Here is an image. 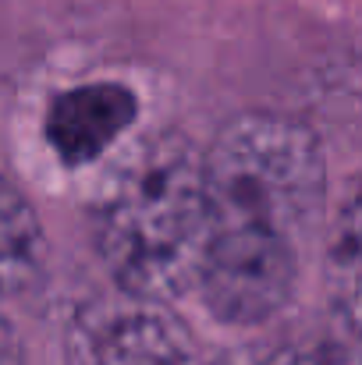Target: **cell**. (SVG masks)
<instances>
[{
    "mask_svg": "<svg viewBox=\"0 0 362 365\" xmlns=\"http://www.w3.org/2000/svg\"><path fill=\"white\" fill-rule=\"evenodd\" d=\"M93 238L124 291L160 302L196 291L210 242L206 149L178 128L135 138L96 192Z\"/></svg>",
    "mask_w": 362,
    "mask_h": 365,
    "instance_id": "obj_1",
    "label": "cell"
},
{
    "mask_svg": "<svg viewBox=\"0 0 362 365\" xmlns=\"http://www.w3.org/2000/svg\"><path fill=\"white\" fill-rule=\"evenodd\" d=\"M210 242L302 259L327 210V156L298 118L245 110L206 145Z\"/></svg>",
    "mask_w": 362,
    "mask_h": 365,
    "instance_id": "obj_2",
    "label": "cell"
},
{
    "mask_svg": "<svg viewBox=\"0 0 362 365\" xmlns=\"http://www.w3.org/2000/svg\"><path fill=\"white\" fill-rule=\"evenodd\" d=\"M199 344L171 302L118 287L68 327V365H196Z\"/></svg>",
    "mask_w": 362,
    "mask_h": 365,
    "instance_id": "obj_3",
    "label": "cell"
},
{
    "mask_svg": "<svg viewBox=\"0 0 362 365\" xmlns=\"http://www.w3.org/2000/svg\"><path fill=\"white\" fill-rule=\"evenodd\" d=\"M139 118V100L124 82H82L46 110V142L68 167L100 160Z\"/></svg>",
    "mask_w": 362,
    "mask_h": 365,
    "instance_id": "obj_4",
    "label": "cell"
},
{
    "mask_svg": "<svg viewBox=\"0 0 362 365\" xmlns=\"http://www.w3.org/2000/svg\"><path fill=\"white\" fill-rule=\"evenodd\" d=\"M203 365H362V337L338 316L238 344Z\"/></svg>",
    "mask_w": 362,
    "mask_h": 365,
    "instance_id": "obj_5",
    "label": "cell"
},
{
    "mask_svg": "<svg viewBox=\"0 0 362 365\" xmlns=\"http://www.w3.org/2000/svg\"><path fill=\"white\" fill-rule=\"evenodd\" d=\"M327 291L334 316L362 337V170L348 181L331 224Z\"/></svg>",
    "mask_w": 362,
    "mask_h": 365,
    "instance_id": "obj_6",
    "label": "cell"
},
{
    "mask_svg": "<svg viewBox=\"0 0 362 365\" xmlns=\"http://www.w3.org/2000/svg\"><path fill=\"white\" fill-rule=\"evenodd\" d=\"M46 266V235L32 202L0 174V302L39 284Z\"/></svg>",
    "mask_w": 362,
    "mask_h": 365,
    "instance_id": "obj_7",
    "label": "cell"
},
{
    "mask_svg": "<svg viewBox=\"0 0 362 365\" xmlns=\"http://www.w3.org/2000/svg\"><path fill=\"white\" fill-rule=\"evenodd\" d=\"M0 365H21V362H18V359H14V355H7V351H4V348H0Z\"/></svg>",
    "mask_w": 362,
    "mask_h": 365,
    "instance_id": "obj_8",
    "label": "cell"
}]
</instances>
